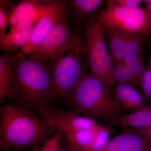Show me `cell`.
Masks as SVG:
<instances>
[{"label":"cell","instance_id":"cell-6","mask_svg":"<svg viewBox=\"0 0 151 151\" xmlns=\"http://www.w3.org/2000/svg\"><path fill=\"white\" fill-rule=\"evenodd\" d=\"M107 6L98 12L95 19L105 28L123 31L144 37L151 34V14L142 6L127 8L107 1Z\"/></svg>","mask_w":151,"mask_h":151},{"label":"cell","instance_id":"cell-21","mask_svg":"<svg viewBox=\"0 0 151 151\" xmlns=\"http://www.w3.org/2000/svg\"><path fill=\"white\" fill-rule=\"evenodd\" d=\"M63 134L60 131H56L54 134L45 143L39 151H58Z\"/></svg>","mask_w":151,"mask_h":151},{"label":"cell","instance_id":"cell-24","mask_svg":"<svg viewBox=\"0 0 151 151\" xmlns=\"http://www.w3.org/2000/svg\"><path fill=\"white\" fill-rule=\"evenodd\" d=\"M114 1L118 5L131 8L140 6V4L142 1L140 0H116Z\"/></svg>","mask_w":151,"mask_h":151},{"label":"cell","instance_id":"cell-14","mask_svg":"<svg viewBox=\"0 0 151 151\" xmlns=\"http://www.w3.org/2000/svg\"><path fill=\"white\" fill-rule=\"evenodd\" d=\"M113 94L122 111L133 112L149 105L142 93L129 84H118Z\"/></svg>","mask_w":151,"mask_h":151},{"label":"cell","instance_id":"cell-13","mask_svg":"<svg viewBox=\"0 0 151 151\" xmlns=\"http://www.w3.org/2000/svg\"><path fill=\"white\" fill-rule=\"evenodd\" d=\"M99 151H151V143L127 130L108 141Z\"/></svg>","mask_w":151,"mask_h":151},{"label":"cell","instance_id":"cell-16","mask_svg":"<svg viewBox=\"0 0 151 151\" xmlns=\"http://www.w3.org/2000/svg\"><path fill=\"white\" fill-rule=\"evenodd\" d=\"M111 125L125 129L145 128L151 126V105L119 116Z\"/></svg>","mask_w":151,"mask_h":151},{"label":"cell","instance_id":"cell-27","mask_svg":"<svg viewBox=\"0 0 151 151\" xmlns=\"http://www.w3.org/2000/svg\"><path fill=\"white\" fill-rule=\"evenodd\" d=\"M1 151H11L9 150H4V149H2Z\"/></svg>","mask_w":151,"mask_h":151},{"label":"cell","instance_id":"cell-9","mask_svg":"<svg viewBox=\"0 0 151 151\" xmlns=\"http://www.w3.org/2000/svg\"><path fill=\"white\" fill-rule=\"evenodd\" d=\"M105 29V37L113 63L142 51L144 37L118 29Z\"/></svg>","mask_w":151,"mask_h":151},{"label":"cell","instance_id":"cell-7","mask_svg":"<svg viewBox=\"0 0 151 151\" xmlns=\"http://www.w3.org/2000/svg\"><path fill=\"white\" fill-rule=\"evenodd\" d=\"M37 110L40 118L44 122L55 131H60L63 134L93 127L97 124L95 119L81 116L74 110H59L49 104L42 105Z\"/></svg>","mask_w":151,"mask_h":151},{"label":"cell","instance_id":"cell-10","mask_svg":"<svg viewBox=\"0 0 151 151\" xmlns=\"http://www.w3.org/2000/svg\"><path fill=\"white\" fill-rule=\"evenodd\" d=\"M67 10L63 2H51L47 11L35 24L31 37L21 51L26 55L32 53Z\"/></svg>","mask_w":151,"mask_h":151},{"label":"cell","instance_id":"cell-26","mask_svg":"<svg viewBox=\"0 0 151 151\" xmlns=\"http://www.w3.org/2000/svg\"><path fill=\"white\" fill-rule=\"evenodd\" d=\"M58 151H69V150H68V147L67 141H66V144L65 145H61V142H60V145L59 148L58 149Z\"/></svg>","mask_w":151,"mask_h":151},{"label":"cell","instance_id":"cell-1","mask_svg":"<svg viewBox=\"0 0 151 151\" xmlns=\"http://www.w3.org/2000/svg\"><path fill=\"white\" fill-rule=\"evenodd\" d=\"M2 149L19 150L43 145L56 131L27 108L7 105L0 108Z\"/></svg>","mask_w":151,"mask_h":151},{"label":"cell","instance_id":"cell-22","mask_svg":"<svg viewBox=\"0 0 151 151\" xmlns=\"http://www.w3.org/2000/svg\"><path fill=\"white\" fill-rule=\"evenodd\" d=\"M138 134L144 138L149 142L151 143V126L145 128L126 129Z\"/></svg>","mask_w":151,"mask_h":151},{"label":"cell","instance_id":"cell-12","mask_svg":"<svg viewBox=\"0 0 151 151\" xmlns=\"http://www.w3.org/2000/svg\"><path fill=\"white\" fill-rule=\"evenodd\" d=\"M35 24L23 21L13 27L5 35L0 36V49L5 52H16L29 41Z\"/></svg>","mask_w":151,"mask_h":151},{"label":"cell","instance_id":"cell-23","mask_svg":"<svg viewBox=\"0 0 151 151\" xmlns=\"http://www.w3.org/2000/svg\"><path fill=\"white\" fill-rule=\"evenodd\" d=\"M7 16L5 13V7L1 5L0 6V36L5 35L7 25L8 24Z\"/></svg>","mask_w":151,"mask_h":151},{"label":"cell","instance_id":"cell-8","mask_svg":"<svg viewBox=\"0 0 151 151\" xmlns=\"http://www.w3.org/2000/svg\"><path fill=\"white\" fill-rule=\"evenodd\" d=\"M72 34L67 10L37 48L28 57L47 66L49 63L67 44Z\"/></svg>","mask_w":151,"mask_h":151},{"label":"cell","instance_id":"cell-19","mask_svg":"<svg viewBox=\"0 0 151 151\" xmlns=\"http://www.w3.org/2000/svg\"><path fill=\"white\" fill-rule=\"evenodd\" d=\"M102 3V0H73L70 5L78 15L83 16L93 13Z\"/></svg>","mask_w":151,"mask_h":151},{"label":"cell","instance_id":"cell-25","mask_svg":"<svg viewBox=\"0 0 151 151\" xmlns=\"http://www.w3.org/2000/svg\"><path fill=\"white\" fill-rule=\"evenodd\" d=\"M67 141V140H66ZM68 147V150L69 151H84L81 150V149L79 148L78 147L74 145L73 144L68 142L67 141Z\"/></svg>","mask_w":151,"mask_h":151},{"label":"cell","instance_id":"cell-11","mask_svg":"<svg viewBox=\"0 0 151 151\" xmlns=\"http://www.w3.org/2000/svg\"><path fill=\"white\" fill-rule=\"evenodd\" d=\"M51 3L43 4L36 1H24L19 3L12 8L8 14L7 18L11 27L23 21L35 24L47 11Z\"/></svg>","mask_w":151,"mask_h":151},{"label":"cell","instance_id":"cell-5","mask_svg":"<svg viewBox=\"0 0 151 151\" xmlns=\"http://www.w3.org/2000/svg\"><path fill=\"white\" fill-rule=\"evenodd\" d=\"M84 45L89 74L103 85L110 87L115 83L111 60L103 25L96 19L87 23L84 34Z\"/></svg>","mask_w":151,"mask_h":151},{"label":"cell","instance_id":"cell-18","mask_svg":"<svg viewBox=\"0 0 151 151\" xmlns=\"http://www.w3.org/2000/svg\"><path fill=\"white\" fill-rule=\"evenodd\" d=\"M113 75L114 82L117 83V85L129 84L136 88L134 74L130 68L122 61L113 63Z\"/></svg>","mask_w":151,"mask_h":151},{"label":"cell","instance_id":"cell-17","mask_svg":"<svg viewBox=\"0 0 151 151\" xmlns=\"http://www.w3.org/2000/svg\"><path fill=\"white\" fill-rule=\"evenodd\" d=\"M144 60L141 52L131 55L121 60L132 70L134 76L136 89L141 92L142 76L146 67Z\"/></svg>","mask_w":151,"mask_h":151},{"label":"cell","instance_id":"cell-2","mask_svg":"<svg viewBox=\"0 0 151 151\" xmlns=\"http://www.w3.org/2000/svg\"><path fill=\"white\" fill-rule=\"evenodd\" d=\"M14 76L8 97L15 105L30 109L50 103L51 75L44 63L24 54L13 65Z\"/></svg>","mask_w":151,"mask_h":151},{"label":"cell","instance_id":"cell-15","mask_svg":"<svg viewBox=\"0 0 151 151\" xmlns=\"http://www.w3.org/2000/svg\"><path fill=\"white\" fill-rule=\"evenodd\" d=\"M20 51L17 54L5 52L0 55V100L6 96L8 97L13 81V65L24 55Z\"/></svg>","mask_w":151,"mask_h":151},{"label":"cell","instance_id":"cell-3","mask_svg":"<svg viewBox=\"0 0 151 151\" xmlns=\"http://www.w3.org/2000/svg\"><path fill=\"white\" fill-rule=\"evenodd\" d=\"M51 75L50 102L69 100L71 93L89 68L84 42L73 33L70 40L47 65Z\"/></svg>","mask_w":151,"mask_h":151},{"label":"cell","instance_id":"cell-20","mask_svg":"<svg viewBox=\"0 0 151 151\" xmlns=\"http://www.w3.org/2000/svg\"><path fill=\"white\" fill-rule=\"evenodd\" d=\"M141 92L147 102H151V53L142 76Z\"/></svg>","mask_w":151,"mask_h":151},{"label":"cell","instance_id":"cell-4","mask_svg":"<svg viewBox=\"0 0 151 151\" xmlns=\"http://www.w3.org/2000/svg\"><path fill=\"white\" fill-rule=\"evenodd\" d=\"M69 100L73 110L79 114L110 124L121 116L122 111L111 88L88 72L76 86Z\"/></svg>","mask_w":151,"mask_h":151}]
</instances>
